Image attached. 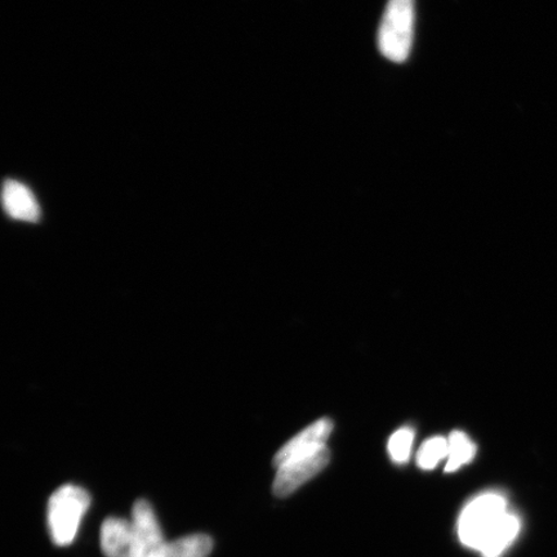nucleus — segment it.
I'll use <instances>...</instances> for the list:
<instances>
[{
  "label": "nucleus",
  "instance_id": "nucleus-3",
  "mask_svg": "<svg viewBox=\"0 0 557 557\" xmlns=\"http://www.w3.org/2000/svg\"><path fill=\"white\" fill-rule=\"evenodd\" d=\"M507 500L498 493H485L465 508L458 522L459 540L465 546L482 549L506 517Z\"/></svg>",
  "mask_w": 557,
  "mask_h": 557
},
{
  "label": "nucleus",
  "instance_id": "nucleus-6",
  "mask_svg": "<svg viewBox=\"0 0 557 557\" xmlns=\"http://www.w3.org/2000/svg\"><path fill=\"white\" fill-rule=\"evenodd\" d=\"M131 521L136 540L135 557H146L165 542L157 515L148 500H137L132 510Z\"/></svg>",
  "mask_w": 557,
  "mask_h": 557
},
{
  "label": "nucleus",
  "instance_id": "nucleus-4",
  "mask_svg": "<svg viewBox=\"0 0 557 557\" xmlns=\"http://www.w3.org/2000/svg\"><path fill=\"white\" fill-rule=\"evenodd\" d=\"M330 458L331 451L324 447L313 453V455L282 465L281 468H277L274 480L273 491L275 496L281 498L290 496L299 486H302L325 469Z\"/></svg>",
  "mask_w": 557,
  "mask_h": 557
},
{
  "label": "nucleus",
  "instance_id": "nucleus-8",
  "mask_svg": "<svg viewBox=\"0 0 557 557\" xmlns=\"http://www.w3.org/2000/svg\"><path fill=\"white\" fill-rule=\"evenodd\" d=\"M3 206L10 218L37 222L40 219V208L29 187L17 181H5L3 186Z\"/></svg>",
  "mask_w": 557,
  "mask_h": 557
},
{
  "label": "nucleus",
  "instance_id": "nucleus-10",
  "mask_svg": "<svg viewBox=\"0 0 557 557\" xmlns=\"http://www.w3.org/2000/svg\"><path fill=\"white\" fill-rule=\"evenodd\" d=\"M521 524L517 515L508 511L496 531L485 542L483 548L480 549V553L485 557H499L517 540Z\"/></svg>",
  "mask_w": 557,
  "mask_h": 557
},
{
  "label": "nucleus",
  "instance_id": "nucleus-13",
  "mask_svg": "<svg viewBox=\"0 0 557 557\" xmlns=\"http://www.w3.org/2000/svg\"><path fill=\"white\" fill-rule=\"evenodd\" d=\"M414 431L410 428H403L388 442V453L396 463H406L412 451Z\"/></svg>",
  "mask_w": 557,
  "mask_h": 557
},
{
  "label": "nucleus",
  "instance_id": "nucleus-5",
  "mask_svg": "<svg viewBox=\"0 0 557 557\" xmlns=\"http://www.w3.org/2000/svg\"><path fill=\"white\" fill-rule=\"evenodd\" d=\"M333 431V422L329 418H322L306 428L301 433L292 438L274 457L275 468L294 461V459L308 457L325 447Z\"/></svg>",
  "mask_w": 557,
  "mask_h": 557
},
{
  "label": "nucleus",
  "instance_id": "nucleus-12",
  "mask_svg": "<svg viewBox=\"0 0 557 557\" xmlns=\"http://www.w3.org/2000/svg\"><path fill=\"white\" fill-rule=\"evenodd\" d=\"M445 457H448L447 438L443 436L431 437L418 450L417 465L423 470H433Z\"/></svg>",
  "mask_w": 557,
  "mask_h": 557
},
{
  "label": "nucleus",
  "instance_id": "nucleus-1",
  "mask_svg": "<svg viewBox=\"0 0 557 557\" xmlns=\"http://www.w3.org/2000/svg\"><path fill=\"white\" fill-rule=\"evenodd\" d=\"M90 506V496L78 485L66 484L55 491L47 507V522L55 546L72 545Z\"/></svg>",
  "mask_w": 557,
  "mask_h": 557
},
{
  "label": "nucleus",
  "instance_id": "nucleus-9",
  "mask_svg": "<svg viewBox=\"0 0 557 557\" xmlns=\"http://www.w3.org/2000/svg\"><path fill=\"white\" fill-rule=\"evenodd\" d=\"M213 549V541L206 534H193L173 542H164L146 557H208Z\"/></svg>",
  "mask_w": 557,
  "mask_h": 557
},
{
  "label": "nucleus",
  "instance_id": "nucleus-11",
  "mask_svg": "<svg viewBox=\"0 0 557 557\" xmlns=\"http://www.w3.org/2000/svg\"><path fill=\"white\" fill-rule=\"evenodd\" d=\"M476 447L462 431H455L448 438V462L445 471H457L461 466L472 461Z\"/></svg>",
  "mask_w": 557,
  "mask_h": 557
},
{
  "label": "nucleus",
  "instance_id": "nucleus-2",
  "mask_svg": "<svg viewBox=\"0 0 557 557\" xmlns=\"http://www.w3.org/2000/svg\"><path fill=\"white\" fill-rule=\"evenodd\" d=\"M414 0H388L379 29L383 58L403 64L412 51L414 38Z\"/></svg>",
  "mask_w": 557,
  "mask_h": 557
},
{
  "label": "nucleus",
  "instance_id": "nucleus-7",
  "mask_svg": "<svg viewBox=\"0 0 557 557\" xmlns=\"http://www.w3.org/2000/svg\"><path fill=\"white\" fill-rule=\"evenodd\" d=\"M101 548L107 557H135L136 540L131 520L108 518L101 527Z\"/></svg>",
  "mask_w": 557,
  "mask_h": 557
}]
</instances>
